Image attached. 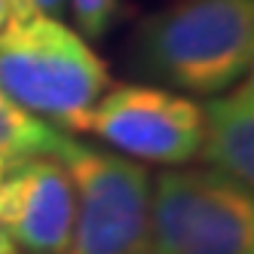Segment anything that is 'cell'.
I'll list each match as a JSON object with an SVG mask.
<instances>
[{"label":"cell","instance_id":"obj_4","mask_svg":"<svg viewBox=\"0 0 254 254\" xmlns=\"http://www.w3.org/2000/svg\"><path fill=\"white\" fill-rule=\"evenodd\" d=\"M56 159L74 184V230L64 254H144L150 172L67 135Z\"/></svg>","mask_w":254,"mask_h":254},{"label":"cell","instance_id":"obj_8","mask_svg":"<svg viewBox=\"0 0 254 254\" xmlns=\"http://www.w3.org/2000/svg\"><path fill=\"white\" fill-rule=\"evenodd\" d=\"M62 141H64V135L56 126L28 114L0 86V156L6 162L28 159V156H56Z\"/></svg>","mask_w":254,"mask_h":254},{"label":"cell","instance_id":"obj_7","mask_svg":"<svg viewBox=\"0 0 254 254\" xmlns=\"http://www.w3.org/2000/svg\"><path fill=\"white\" fill-rule=\"evenodd\" d=\"M199 156L217 175L251 190L254 184V83L251 77L202 104Z\"/></svg>","mask_w":254,"mask_h":254},{"label":"cell","instance_id":"obj_9","mask_svg":"<svg viewBox=\"0 0 254 254\" xmlns=\"http://www.w3.org/2000/svg\"><path fill=\"white\" fill-rule=\"evenodd\" d=\"M70 12L80 28V37H104L117 22L120 0H70Z\"/></svg>","mask_w":254,"mask_h":254},{"label":"cell","instance_id":"obj_13","mask_svg":"<svg viewBox=\"0 0 254 254\" xmlns=\"http://www.w3.org/2000/svg\"><path fill=\"white\" fill-rule=\"evenodd\" d=\"M6 166H9V162H6L3 156H0V178H3V172H6Z\"/></svg>","mask_w":254,"mask_h":254},{"label":"cell","instance_id":"obj_3","mask_svg":"<svg viewBox=\"0 0 254 254\" xmlns=\"http://www.w3.org/2000/svg\"><path fill=\"white\" fill-rule=\"evenodd\" d=\"M144 254H254V196L211 169L150 181Z\"/></svg>","mask_w":254,"mask_h":254},{"label":"cell","instance_id":"obj_1","mask_svg":"<svg viewBox=\"0 0 254 254\" xmlns=\"http://www.w3.org/2000/svg\"><path fill=\"white\" fill-rule=\"evenodd\" d=\"M138 67L187 95H217L254 62V0H175L144 19Z\"/></svg>","mask_w":254,"mask_h":254},{"label":"cell","instance_id":"obj_2","mask_svg":"<svg viewBox=\"0 0 254 254\" xmlns=\"http://www.w3.org/2000/svg\"><path fill=\"white\" fill-rule=\"evenodd\" d=\"M0 86L43 123L83 129L111 70L74 28L34 12L0 31Z\"/></svg>","mask_w":254,"mask_h":254},{"label":"cell","instance_id":"obj_12","mask_svg":"<svg viewBox=\"0 0 254 254\" xmlns=\"http://www.w3.org/2000/svg\"><path fill=\"white\" fill-rule=\"evenodd\" d=\"M0 254H19V248H15V242L9 239V233L0 227Z\"/></svg>","mask_w":254,"mask_h":254},{"label":"cell","instance_id":"obj_6","mask_svg":"<svg viewBox=\"0 0 254 254\" xmlns=\"http://www.w3.org/2000/svg\"><path fill=\"white\" fill-rule=\"evenodd\" d=\"M0 227L19 251L64 254L74 230V184L56 156H28L0 178Z\"/></svg>","mask_w":254,"mask_h":254},{"label":"cell","instance_id":"obj_10","mask_svg":"<svg viewBox=\"0 0 254 254\" xmlns=\"http://www.w3.org/2000/svg\"><path fill=\"white\" fill-rule=\"evenodd\" d=\"M28 15H34V9L28 6V0H0V31L9 28L19 19H28Z\"/></svg>","mask_w":254,"mask_h":254},{"label":"cell","instance_id":"obj_11","mask_svg":"<svg viewBox=\"0 0 254 254\" xmlns=\"http://www.w3.org/2000/svg\"><path fill=\"white\" fill-rule=\"evenodd\" d=\"M28 6L34 12H40V15H52V19H59L62 9H64V0H28Z\"/></svg>","mask_w":254,"mask_h":254},{"label":"cell","instance_id":"obj_5","mask_svg":"<svg viewBox=\"0 0 254 254\" xmlns=\"http://www.w3.org/2000/svg\"><path fill=\"white\" fill-rule=\"evenodd\" d=\"M83 132L144 162L187 166L202 150V104L162 86L120 83L92 104Z\"/></svg>","mask_w":254,"mask_h":254}]
</instances>
